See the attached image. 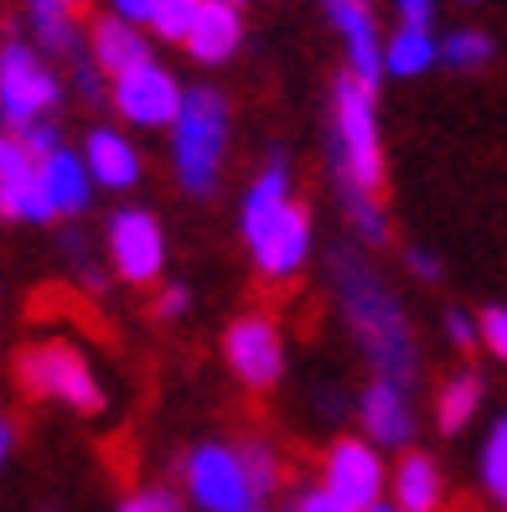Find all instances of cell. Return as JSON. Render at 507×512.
I'll return each mask as SVG.
<instances>
[{"instance_id":"4316f807","label":"cell","mask_w":507,"mask_h":512,"mask_svg":"<svg viewBox=\"0 0 507 512\" xmlns=\"http://www.w3.org/2000/svg\"><path fill=\"white\" fill-rule=\"evenodd\" d=\"M238 450H244V461H249V476H254L259 497H270V492L280 487V461H275V450H270V445H259V440L238 445Z\"/></svg>"},{"instance_id":"8992f818","label":"cell","mask_w":507,"mask_h":512,"mask_svg":"<svg viewBox=\"0 0 507 512\" xmlns=\"http://www.w3.org/2000/svg\"><path fill=\"white\" fill-rule=\"evenodd\" d=\"M57 104H63V78L42 63V47L6 42V52H0V114H6V125L21 135L52 119Z\"/></svg>"},{"instance_id":"4fadbf2b","label":"cell","mask_w":507,"mask_h":512,"mask_svg":"<svg viewBox=\"0 0 507 512\" xmlns=\"http://www.w3.org/2000/svg\"><path fill=\"white\" fill-rule=\"evenodd\" d=\"M326 11H332V26H337V37H342V52H347V73L357 78H368L378 83L383 73V32H378V21L368 11V0H326Z\"/></svg>"},{"instance_id":"3957f363","label":"cell","mask_w":507,"mask_h":512,"mask_svg":"<svg viewBox=\"0 0 507 512\" xmlns=\"http://www.w3.org/2000/svg\"><path fill=\"white\" fill-rule=\"evenodd\" d=\"M228 99L218 88H187V104L171 125V171L187 197H213L228 156Z\"/></svg>"},{"instance_id":"d6a6232c","label":"cell","mask_w":507,"mask_h":512,"mask_svg":"<svg viewBox=\"0 0 507 512\" xmlns=\"http://www.w3.org/2000/svg\"><path fill=\"white\" fill-rule=\"evenodd\" d=\"M394 6H399V21H409V26H430L435 21V0H394Z\"/></svg>"},{"instance_id":"9a60e30c","label":"cell","mask_w":507,"mask_h":512,"mask_svg":"<svg viewBox=\"0 0 507 512\" xmlns=\"http://www.w3.org/2000/svg\"><path fill=\"white\" fill-rule=\"evenodd\" d=\"M83 161H88V171H94L99 192H130V187L140 182V171H145L135 140H130L125 130H109V125L88 130V140H83Z\"/></svg>"},{"instance_id":"30bf717a","label":"cell","mask_w":507,"mask_h":512,"mask_svg":"<svg viewBox=\"0 0 507 512\" xmlns=\"http://www.w3.org/2000/svg\"><path fill=\"white\" fill-rule=\"evenodd\" d=\"M223 357L233 378L264 394V388H275L280 373H285V342H280V326L270 316H238L223 337Z\"/></svg>"},{"instance_id":"83f0119b","label":"cell","mask_w":507,"mask_h":512,"mask_svg":"<svg viewBox=\"0 0 507 512\" xmlns=\"http://www.w3.org/2000/svg\"><path fill=\"white\" fill-rule=\"evenodd\" d=\"M476 321H482V347L507 363V306H492V311H482Z\"/></svg>"},{"instance_id":"f1b7e54d","label":"cell","mask_w":507,"mask_h":512,"mask_svg":"<svg viewBox=\"0 0 507 512\" xmlns=\"http://www.w3.org/2000/svg\"><path fill=\"white\" fill-rule=\"evenodd\" d=\"M119 512H182V502H176L166 487H151V492H135L119 502Z\"/></svg>"},{"instance_id":"7c38bea8","label":"cell","mask_w":507,"mask_h":512,"mask_svg":"<svg viewBox=\"0 0 507 512\" xmlns=\"http://www.w3.org/2000/svg\"><path fill=\"white\" fill-rule=\"evenodd\" d=\"M0 213L21 218V223H47L52 197H47V176H42V156L21 135L0 140Z\"/></svg>"},{"instance_id":"4dcf8cb0","label":"cell","mask_w":507,"mask_h":512,"mask_svg":"<svg viewBox=\"0 0 507 512\" xmlns=\"http://www.w3.org/2000/svg\"><path fill=\"white\" fill-rule=\"evenodd\" d=\"M21 140L32 145L37 156H52V150H63V135H57L52 119H42V125H32V130H21Z\"/></svg>"},{"instance_id":"6da1fadb","label":"cell","mask_w":507,"mask_h":512,"mask_svg":"<svg viewBox=\"0 0 507 512\" xmlns=\"http://www.w3.org/2000/svg\"><path fill=\"white\" fill-rule=\"evenodd\" d=\"M332 285H337V300H342L347 331L357 337L368 363L378 368V378L409 383L420 373V352H414V331H409L404 306L394 300V290L378 280V269L363 264L357 254H337Z\"/></svg>"},{"instance_id":"ba28073f","label":"cell","mask_w":507,"mask_h":512,"mask_svg":"<svg viewBox=\"0 0 507 512\" xmlns=\"http://www.w3.org/2000/svg\"><path fill=\"white\" fill-rule=\"evenodd\" d=\"M187 492L202 512H249L259 497L244 450H233V445H197L192 450L187 456Z\"/></svg>"},{"instance_id":"603a6c76","label":"cell","mask_w":507,"mask_h":512,"mask_svg":"<svg viewBox=\"0 0 507 512\" xmlns=\"http://www.w3.org/2000/svg\"><path fill=\"white\" fill-rule=\"evenodd\" d=\"M482 409V378L476 373H456L451 383L440 388V399H435V419H440V430H466V419Z\"/></svg>"},{"instance_id":"44dd1931","label":"cell","mask_w":507,"mask_h":512,"mask_svg":"<svg viewBox=\"0 0 507 512\" xmlns=\"http://www.w3.org/2000/svg\"><path fill=\"white\" fill-rule=\"evenodd\" d=\"M389 492H394V502H399L404 512H440V497H445L440 466H435L430 456H404V461L394 466Z\"/></svg>"},{"instance_id":"ac0fdd59","label":"cell","mask_w":507,"mask_h":512,"mask_svg":"<svg viewBox=\"0 0 507 512\" xmlns=\"http://www.w3.org/2000/svg\"><path fill=\"white\" fill-rule=\"evenodd\" d=\"M78 16H83V0H26V32H32V42L42 52L68 57V63L88 52Z\"/></svg>"},{"instance_id":"7402d4cb","label":"cell","mask_w":507,"mask_h":512,"mask_svg":"<svg viewBox=\"0 0 507 512\" xmlns=\"http://www.w3.org/2000/svg\"><path fill=\"white\" fill-rule=\"evenodd\" d=\"M337 197H342L347 223L357 228V238H363V244H383V238H389V213H383L378 192H368V187L347 182V176H337Z\"/></svg>"},{"instance_id":"d6986e66","label":"cell","mask_w":507,"mask_h":512,"mask_svg":"<svg viewBox=\"0 0 507 512\" xmlns=\"http://www.w3.org/2000/svg\"><path fill=\"white\" fill-rule=\"evenodd\" d=\"M42 176H47V197H52V213L57 218H78L88 213V202H94V171H88L83 150H52L42 156Z\"/></svg>"},{"instance_id":"52a82bcc","label":"cell","mask_w":507,"mask_h":512,"mask_svg":"<svg viewBox=\"0 0 507 512\" xmlns=\"http://www.w3.org/2000/svg\"><path fill=\"white\" fill-rule=\"evenodd\" d=\"M109 104L135 130H171L176 114H182V104H187V88L176 83V73H166L156 57H151V63L119 73L109 83Z\"/></svg>"},{"instance_id":"e575fe53","label":"cell","mask_w":507,"mask_h":512,"mask_svg":"<svg viewBox=\"0 0 507 512\" xmlns=\"http://www.w3.org/2000/svg\"><path fill=\"white\" fill-rule=\"evenodd\" d=\"M182 311H187V290H182V285H171V290L161 295V306H156V316H161V321H176V316H182Z\"/></svg>"},{"instance_id":"f546056e","label":"cell","mask_w":507,"mask_h":512,"mask_svg":"<svg viewBox=\"0 0 507 512\" xmlns=\"http://www.w3.org/2000/svg\"><path fill=\"white\" fill-rule=\"evenodd\" d=\"M445 337L456 347H471V342H482V321H471L466 311H445Z\"/></svg>"},{"instance_id":"5bb4252c","label":"cell","mask_w":507,"mask_h":512,"mask_svg":"<svg viewBox=\"0 0 507 512\" xmlns=\"http://www.w3.org/2000/svg\"><path fill=\"white\" fill-rule=\"evenodd\" d=\"M357 414H363V430H368L373 445H409V435H414L409 394L394 378H373L363 388V399H357Z\"/></svg>"},{"instance_id":"cb8c5ba5","label":"cell","mask_w":507,"mask_h":512,"mask_svg":"<svg viewBox=\"0 0 507 512\" xmlns=\"http://www.w3.org/2000/svg\"><path fill=\"white\" fill-rule=\"evenodd\" d=\"M492 57V42L482 32H471V26H456L451 37H440V63L445 68H456V73H471V68H482Z\"/></svg>"},{"instance_id":"484cf974","label":"cell","mask_w":507,"mask_h":512,"mask_svg":"<svg viewBox=\"0 0 507 512\" xmlns=\"http://www.w3.org/2000/svg\"><path fill=\"white\" fill-rule=\"evenodd\" d=\"M197 11H202V0H161L156 16H151V37H161V42H187Z\"/></svg>"},{"instance_id":"836d02e7","label":"cell","mask_w":507,"mask_h":512,"mask_svg":"<svg viewBox=\"0 0 507 512\" xmlns=\"http://www.w3.org/2000/svg\"><path fill=\"white\" fill-rule=\"evenodd\" d=\"M295 512H352V507H347V502H337L326 487H316V492H306L301 502H295Z\"/></svg>"},{"instance_id":"74e56055","label":"cell","mask_w":507,"mask_h":512,"mask_svg":"<svg viewBox=\"0 0 507 512\" xmlns=\"http://www.w3.org/2000/svg\"><path fill=\"white\" fill-rule=\"evenodd\" d=\"M249 512H264V507H249Z\"/></svg>"},{"instance_id":"1f68e13d","label":"cell","mask_w":507,"mask_h":512,"mask_svg":"<svg viewBox=\"0 0 507 512\" xmlns=\"http://www.w3.org/2000/svg\"><path fill=\"white\" fill-rule=\"evenodd\" d=\"M156 6H161V0H109V11H114V16H125V21L145 26V32H151V16H156Z\"/></svg>"},{"instance_id":"5b68a950","label":"cell","mask_w":507,"mask_h":512,"mask_svg":"<svg viewBox=\"0 0 507 512\" xmlns=\"http://www.w3.org/2000/svg\"><path fill=\"white\" fill-rule=\"evenodd\" d=\"M16 378L26 394L52 399V404H68L78 414H99L104 409V388L88 368V357L68 342H32L16 352Z\"/></svg>"},{"instance_id":"ffe728a7","label":"cell","mask_w":507,"mask_h":512,"mask_svg":"<svg viewBox=\"0 0 507 512\" xmlns=\"http://www.w3.org/2000/svg\"><path fill=\"white\" fill-rule=\"evenodd\" d=\"M435 63H440V37L430 32V26L399 21V32L389 37V47H383V68H389L394 78H420Z\"/></svg>"},{"instance_id":"2e32d148","label":"cell","mask_w":507,"mask_h":512,"mask_svg":"<svg viewBox=\"0 0 507 512\" xmlns=\"http://www.w3.org/2000/svg\"><path fill=\"white\" fill-rule=\"evenodd\" d=\"M88 57H94L109 78H119V73H130L140 63H151V37H145V26L109 11V16H99L94 26H88Z\"/></svg>"},{"instance_id":"8d00e7d4","label":"cell","mask_w":507,"mask_h":512,"mask_svg":"<svg viewBox=\"0 0 507 512\" xmlns=\"http://www.w3.org/2000/svg\"><path fill=\"white\" fill-rule=\"evenodd\" d=\"M368 512H404L399 502H378V507H368Z\"/></svg>"},{"instance_id":"d4e9b609","label":"cell","mask_w":507,"mask_h":512,"mask_svg":"<svg viewBox=\"0 0 507 512\" xmlns=\"http://www.w3.org/2000/svg\"><path fill=\"white\" fill-rule=\"evenodd\" d=\"M482 481H487V492L502 502V512H507V414L492 425V435H487V445H482Z\"/></svg>"},{"instance_id":"d590c367","label":"cell","mask_w":507,"mask_h":512,"mask_svg":"<svg viewBox=\"0 0 507 512\" xmlns=\"http://www.w3.org/2000/svg\"><path fill=\"white\" fill-rule=\"evenodd\" d=\"M409 269H414L420 280H440V259H435L430 249H409Z\"/></svg>"},{"instance_id":"8fae6325","label":"cell","mask_w":507,"mask_h":512,"mask_svg":"<svg viewBox=\"0 0 507 512\" xmlns=\"http://www.w3.org/2000/svg\"><path fill=\"white\" fill-rule=\"evenodd\" d=\"M389 481H394V476H383V461H378V445H373V440H337L332 450H326L321 487L332 492L337 502H347L352 512L378 507Z\"/></svg>"},{"instance_id":"e0dca14e","label":"cell","mask_w":507,"mask_h":512,"mask_svg":"<svg viewBox=\"0 0 507 512\" xmlns=\"http://www.w3.org/2000/svg\"><path fill=\"white\" fill-rule=\"evenodd\" d=\"M238 42H244V16H238V0H202V11L192 21V37L182 42L197 63L218 68L228 63V57L238 52Z\"/></svg>"},{"instance_id":"277c9868","label":"cell","mask_w":507,"mask_h":512,"mask_svg":"<svg viewBox=\"0 0 507 512\" xmlns=\"http://www.w3.org/2000/svg\"><path fill=\"white\" fill-rule=\"evenodd\" d=\"M332 176L383 192V140H378V88L357 73H342L332 109Z\"/></svg>"},{"instance_id":"7a4b0ae2","label":"cell","mask_w":507,"mask_h":512,"mask_svg":"<svg viewBox=\"0 0 507 512\" xmlns=\"http://www.w3.org/2000/svg\"><path fill=\"white\" fill-rule=\"evenodd\" d=\"M238 228H244V244L264 280H290L306 269L316 233H311V213L290 192L285 161H270L254 176V187L244 192V207H238Z\"/></svg>"},{"instance_id":"9c48e42d","label":"cell","mask_w":507,"mask_h":512,"mask_svg":"<svg viewBox=\"0 0 507 512\" xmlns=\"http://www.w3.org/2000/svg\"><path fill=\"white\" fill-rule=\"evenodd\" d=\"M104 254L114 264V275L125 285H151L166 269V233L156 223V213L145 207H119L104 228Z\"/></svg>"}]
</instances>
